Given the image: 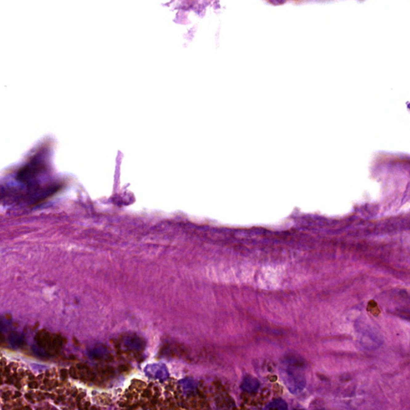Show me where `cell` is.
Masks as SVG:
<instances>
[{
  "instance_id": "1",
  "label": "cell",
  "mask_w": 410,
  "mask_h": 410,
  "mask_svg": "<svg viewBox=\"0 0 410 410\" xmlns=\"http://www.w3.org/2000/svg\"><path fill=\"white\" fill-rule=\"evenodd\" d=\"M9 341L13 346H20L23 342V338L18 332H12L9 336Z\"/></svg>"
}]
</instances>
